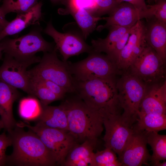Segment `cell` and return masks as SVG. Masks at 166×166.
I'll list each match as a JSON object with an SVG mask.
<instances>
[{"instance_id":"obj_1","label":"cell","mask_w":166,"mask_h":166,"mask_svg":"<svg viewBox=\"0 0 166 166\" xmlns=\"http://www.w3.org/2000/svg\"><path fill=\"white\" fill-rule=\"evenodd\" d=\"M74 94L65 97L60 105L66 114L68 131L78 144L87 140L95 147L103 130L101 113L89 107Z\"/></svg>"},{"instance_id":"obj_2","label":"cell","mask_w":166,"mask_h":166,"mask_svg":"<svg viewBox=\"0 0 166 166\" xmlns=\"http://www.w3.org/2000/svg\"><path fill=\"white\" fill-rule=\"evenodd\" d=\"M17 125L7 131L12 141V153L7 155L6 165L16 166H53L56 158L39 137L29 129Z\"/></svg>"},{"instance_id":"obj_3","label":"cell","mask_w":166,"mask_h":166,"mask_svg":"<svg viewBox=\"0 0 166 166\" xmlns=\"http://www.w3.org/2000/svg\"><path fill=\"white\" fill-rule=\"evenodd\" d=\"M116 81L112 78L74 81L75 93L89 107L99 110L118 102Z\"/></svg>"},{"instance_id":"obj_4","label":"cell","mask_w":166,"mask_h":166,"mask_svg":"<svg viewBox=\"0 0 166 166\" xmlns=\"http://www.w3.org/2000/svg\"><path fill=\"white\" fill-rule=\"evenodd\" d=\"M147 85L128 70L122 74L116 81L117 97L123 110L124 121L133 127L138 118V113Z\"/></svg>"},{"instance_id":"obj_5","label":"cell","mask_w":166,"mask_h":166,"mask_svg":"<svg viewBox=\"0 0 166 166\" xmlns=\"http://www.w3.org/2000/svg\"><path fill=\"white\" fill-rule=\"evenodd\" d=\"M55 45L51 52L43 53L38 64L27 71L29 78H38L51 81L64 89L67 93H75L74 81L69 68L68 61L58 57Z\"/></svg>"},{"instance_id":"obj_6","label":"cell","mask_w":166,"mask_h":166,"mask_svg":"<svg viewBox=\"0 0 166 166\" xmlns=\"http://www.w3.org/2000/svg\"><path fill=\"white\" fill-rule=\"evenodd\" d=\"M99 110L105 129L103 137L105 147L111 149L117 154L120 160L126 143L132 133L133 127L124 120L123 110L119 102Z\"/></svg>"},{"instance_id":"obj_7","label":"cell","mask_w":166,"mask_h":166,"mask_svg":"<svg viewBox=\"0 0 166 166\" xmlns=\"http://www.w3.org/2000/svg\"><path fill=\"white\" fill-rule=\"evenodd\" d=\"M69 71L74 80L84 81L97 78H116L121 72L116 62L106 54L94 51L85 59L75 63L68 61Z\"/></svg>"},{"instance_id":"obj_8","label":"cell","mask_w":166,"mask_h":166,"mask_svg":"<svg viewBox=\"0 0 166 166\" xmlns=\"http://www.w3.org/2000/svg\"><path fill=\"white\" fill-rule=\"evenodd\" d=\"M42 31V28L38 27L17 38H4L0 42L3 52L16 59L25 60L35 57L38 52L52 51L55 45L43 38Z\"/></svg>"},{"instance_id":"obj_9","label":"cell","mask_w":166,"mask_h":166,"mask_svg":"<svg viewBox=\"0 0 166 166\" xmlns=\"http://www.w3.org/2000/svg\"><path fill=\"white\" fill-rule=\"evenodd\" d=\"M16 125L34 132L55 157L57 165L63 166L70 150L78 143L69 131L48 127L37 123L31 126L20 121Z\"/></svg>"},{"instance_id":"obj_10","label":"cell","mask_w":166,"mask_h":166,"mask_svg":"<svg viewBox=\"0 0 166 166\" xmlns=\"http://www.w3.org/2000/svg\"><path fill=\"white\" fill-rule=\"evenodd\" d=\"M165 62L147 44L128 70L148 86L166 80Z\"/></svg>"},{"instance_id":"obj_11","label":"cell","mask_w":166,"mask_h":166,"mask_svg":"<svg viewBox=\"0 0 166 166\" xmlns=\"http://www.w3.org/2000/svg\"><path fill=\"white\" fill-rule=\"evenodd\" d=\"M41 58L36 56L29 59L20 60L5 53L0 66V80L30 95V80L27 69L30 65L39 62Z\"/></svg>"},{"instance_id":"obj_12","label":"cell","mask_w":166,"mask_h":166,"mask_svg":"<svg viewBox=\"0 0 166 166\" xmlns=\"http://www.w3.org/2000/svg\"><path fill=\"white\" fill-rule=\"evenodd\" d=\"M43 32L53 39L64 61H67L72 56L84 53H90L93 51L92 46L85 42L82 36L58 31L53 26L51 20L47 23Z\"/></svg>"},{"instance_id":"obj_13","label":"cell","mask_w":166,"mask_h":166,"mask_svg":"<svg viewBox=\"0 0 166 166\" xmlns=\"http://www.w3.org/2000/svg\"><path fill=\"white\" fill-rule=\"evenodd\" d=\"M147 132L134 125L132 133L127 141L120 160L123 166L148 165L151 156L147 148Z\"/></svg>"},{"instance_id":"obj_14","label":"cell","mask_w":166,"mask_h":166,"mask_svg":"<svg viewBox=\"0 0 166 166\" xmlns=\"http://www.w3.org/2000/svg\"><path fill=\"white\" fill-rule=\"evenodd\" d=\"M145 30L146 26L141 20H138L131 28L128 41L121 52L116 62L118 69L121 73L128 70L147 45Z\"/></svg>"},{"instance_id":"obj_15","label":"cell","mask_w":166,"mask_h":166,"mask_svg":"<svg viewBox=\"0 0 166 166\" xmlns=\"http://www.w3.org/2000/svg\"><path fill=\"white\" fill-rule=\"evenodd\" d=\"M140 11L129 3H118L109 14L108 17H104L105 23L98 26L96 29L100 31L114 26L131 27L138 20H141Z\"/></svg>"},{"instance_id":"obj_16","label":"cell","mask_w":166,"mask_h":166,"mask_svg":"<svg viewBox=\"0 0 166 166\" xmlns=\"http://www.w3.org/2000/svg\"><path fill=\"white\" fill-rule=\"evenodd\" d=\"M139 111L147 114L166 115V80L147 86Z\"/></svg>"},{"instance_id":"obj_17","label":"cell","mask_w":166,"mask_h":166,"mask_svg":"<svg viewBox=\"0 0 166 166\" xmlns=\"http://www.w3.org/2000/svg\"><path fill=\"white\" fill-rule=\"evenodd\" d=\"M42 5L41 2H38L28 10L17 14L15 19L9 22L1 31L0 33V42L6 36L18 34L30 25H39L40 21L43 18Z\"/></svg>"},{"instance_id":"obj_18","label":"cell","mask_w":166,"mask_h":166,"mask_svg":"<svg viewBox=\"0 0 166 166\" xmlns=\"http://www.w3.org/2000/svg\"><path fill=\"white\" fill-rule=\"evenodd\" d=\"M19 96L17 89L0 80V117L4 128L7 131L16 125L13 115V106Z\"/></svg>"},{"instance_id":"obj_19","label":"cell","mask_w":166,"mask_h":166,"mask_svg":"<svg viewBox=\"0 0 166 166\" xmlns=\"http://www.w3.org/2000/svg\"><path fill=\"white\" fill-rule=\"evenodd\" d=\"M150 20L146 26V41L159 56L166 61V24L154 19Z\"/></svg>"},{"instance_id":"obj_20","label":"cell","mask_w":166,"mask_h":166,"mask_svg":"<svg viewBox=\"0 0 166 166\" xmlns=\"http://www.w3.org/2000/svg\"><path fill=\"white\" fill-rule=\"evenodd\" d=\"M42 106V112L37 123L48 127L68 131L66 114L60 105Z\"/></svg>"},{"instance_id":"obj_21","label":"cell","mask_w":166,"mask_h":166,"mask_svg":"<svg viewBox=\"0 0 166 166\" xmlns=\"http://www.w3.org/2000/svg\"><path fill=\"white\" fill-rule=\"evenodd\" d=\"M66 12L71 14L75 19L85 40L96 29L98 22L103 20L104 18L93 15L83 8L72 6L69 5Z\"/></svg>"},{"instance_id":"obj_22","label":"cell","mask_w":166,"mask_h":166,"mask_svg":"<svg viewBox=\"0 0 166 166\" xmlns=\"http://www.w3.org/2000/svg\"><path fill=\"white\" fill-rule=\"evenodd\" d=\"M131 28L116 26L109 27L108 28V34L105 38L92 39L91 46L93 51L108 54L115 43Z\"/></svg>"},{"instance_id":"obj_23","label":"cell","mask_w":166,"mask_h":166,"mask_svg":"<svg viewBox=\"0 0 166 166\" xmlns=\"http://www.w3.org/2000/svg\"><path fill=\"white\" fill-rule=\"evenodd\" d=\"M94 147L88 141L74 146L68 153L63 166H74L77 162L85 160L92 166Z\"/></svg>"},{"instance_id":"obj_24","label":"cell","mask_w":166,"mask_h":166,"mask_svg":"<svg viewBox=\"0 0 166 166\" xmlns=\"http://www.w3.org/2000/svg\"><path fill=\"white\" fill-rule=\"evenodd\" d=\"M137 123L134 125L139 129L158 132L166 129V115L144 113L139 111Z\"/></svg>"},{"instance_id":"obj_25","label":"cell","mask_w":166,"mask_h":166,"mask_svg":"<svg viewBox=\"0 0 166 166\" xmlns=\"http://www.w3.org/2000/svg\"><path fill=\"white\" fill-rule=\"evenodd\" d=\"M147 139L153 152L151 164L158 166L160 161L166 159V135L155 132H147Z\"/></svg>"},{"instance_id":"obj_26","label":"cell","mask_w":166,"mask_h":166,"mask_svg":"<svg viewBox=\"0 0 166 166\" xmlns=\"http://www.w3.org/2000/svg\"><path fill=\"white\" fill-rule=\"evenodd\" d=\"M42 111L41 103L33 97L24 98L20 101L19 113L23 119L27 120L38 119Z\"/></svg>"},{"instance_id":"obj_27","label":"cell","mask_w":166,"mask_h":166,"mask_svg":"<svg viewBox=\"0 0 166 166\" xmlns=\"http://www.w3.org/2000/svg\"><path fill=\"white\" fill-rule=\"evenodd\" d=\"M145 10H141L140 19H154L166 24V0H158L153 4L147 5Z\"/></svg>"},{"instance_id":"obj_28","label":"cell","mask_w":166,"mask_h":166,"mask_svg":"<svg viewBox=\"0 0 166 166\" xmlns=\"http://www.w3.org/2000/svg\"><path fill=\"white\" fill-rule=\"evenodd\" d=\"M38 0H3L0 10L5 16L10 12L21 13L32 8L38 2Z\"/></svg>"},{"instance_id":"obj_29","label":"cell","mask_w":166,"mask_h":166,"mask_svg":"<svg viewBox=\"0 0 166 166\" xmlns=\"http://www.w3.org/2000/svg\"><path fill=\"white\" fill-rule=\"evenodd\" d=\"M122 164L116 153L111 149L105 148L101 151L93 152L92 166H121Z\"/></svg>"},{"instance_id":"obj_30","label":"cell","mask_w":166,"mask_h":166,"mask_svg":"<svg viewBox=\"0 0 166 166\" xmlns=\"http://www.w3.org/2000/svg\"><path fill=\"white\" fill-rule=\"evenodd\" d=\"M30 95L38 97L42 105H48L53 102L61 100L45 87L30 79Z\"/></svg>"},{"instance_id":"obj_31","label":"cell","mask_w":166,"mask_h":166,"mask_svg":"<svg viewBox=\"0 0 166 166\" xmlns=\"http://www.w3.org/2000/svg\"><path fill=\"white\" fill-rule=\"evenodd\" d=\"M30 79L42 84L59 97L61 99L64 98L67 93L64 89L51 81L38 78Z\"/></svg>"},{"instance_id":"obj_32","label":"cell","mask_w":166,"mask_h":166,"mask_svg":"<svg viewBox=\"0 0 166 166\" xmlns=\"http://www.w3.org/2000/svg\"><path fill=\"white\" fill-rule=\"evenodd\" d=\"M131 29L126 33L115 43L109 53L107 55L111 59L114 61L116 64L121 52L128 41Z\"/></svg>"},{"instance_id":"obj_33","label":"cell","mask_w":166,"mask_h":166,"mask_svg":"<svg viewBox=\"0 0 166 166\" xmlns=\"http://www.w3.org/2000/svg\"><path fill=\"white\" fill-rule=\"evenodd\" d=\"M12 141L10 136L4 132L0 135V166L6 165V151L7 148L12 145Z\"/></svg>"},{"instance_id":"obj_34","label":"cell","mask_w":166,"mask_h":166,"mask_svg":"<svg viewBox=\"0 0 166 166\" xmlns=\"http://www.w3.org/2000/svg\"><path fill=\"white\" fill-rule=\"evenodd\" d=\"M117 1L119 3L125 2L130 3L136 9L140 10H146L148 8L145 0H117Z\"/></svg>"},{"instance_id":"obj_35","label":"cell","mask_w":166,"mask_h":166,"mask_svg":"<svg viewBox=\"0 0 166 166\" xmlns=\"http://www.w3.org/2000/svg\"><path fill=\"white\" fill-rule=\"evenodd\" d=\"M5 18V16L3 15L0 10V28L3 30L9 23Z\"/></svg>"},{"instance_id":"obj_36","label":"cell","mask_w":166,"mask_h":166,"mask_svg":"<svg viewBox=\"0 0 166 166\" xmlns=\"http://www.w3.org/2000/svg\"><path fill=\"white\" fill-rule=\"evenodd\" d=\"M158 0H147L148 3L152 5L155 3Z\"/></svg>"},{"instance_id":"obj_37","label":"cell","mask_w":166,"mask_h":166,"mask_svg":"<svg viewBox=\"0 0 166 166\" xmlns=\"http://www.w3.org/2000/svg\"><path fill=\"white\" fill-rule=\"evenodd\" d=\"M2 50L0 43V60L2 59Z\"/></svg>"},{"instance_id":"obj_38","label":"cell","mask_w":166,"mask_h":166,"mask_svg":"<svg viewBox=\"0 0 166 166\" xmlns=\"http://www.w3.org/2000/svg\"><path fill=\"white\" fill-rule=\"evenodd\" d=\"M2 128H4V127L0 118V130Z\"/></svg>"},{"instance_id":"obj_39","label":"cell","mask_w":166,"mask_h":166,"mask_svg":"<svg viewBox=\"0 0 166 166\" xmlns=\"http://www.w3.org/2000/svg\"><path fill=\"white\" fill-rule=\"evenodd\" d=\"M53 2H59L61 0H50Z\"/></svg>"},{"instance_id":"obj_40","label":"cell","mask_w":166,"mask_h":166,"mask_svg":"<svg viewBox=\"0 0 166 166\" xmlns=\"http://www.w3.org/2000/svg\"><path fill=\"white\" fill-rule=\"evenodd\" d=\"M2 29L0 28V33H1V31L2 30Z\"/></svg>"}]
</instances>
